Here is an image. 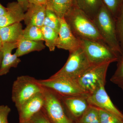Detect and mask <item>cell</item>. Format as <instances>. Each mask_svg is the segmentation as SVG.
<instances>
[{
    "mask_svg": "<svg viewBox=\"0 0 123 123\" xmlns=\"http://www.w3.org/2000/svg\"><path fill=\"white\" fill-rule=\"evenodd\" d=\"M64 18L74 35L79 39L103 41L92 19L74 5Z\"/></svg>",
    "mask_w": 123,
    "mask_h": 123,
    "instance_id": "obj_1",
    "label": "cell"
},
{
    "mask_svg": "<svg viewBox=\"0 0 123 123\" xmlns=\"http://www.w3.org/2000/svg\"><path fill=\"white\" fill-rule=\"evenodd\" d=\"M92 20L104 42L120 57L122 53L117 39L115 20L104 4Z\"/></svg>",
    "mask_w": 123,
    "mask_h": 123,
    "instance_id": "obj_2",
    "label": "cell"
},
{
    "mask_svg": "<svg viewBox=\"0 0 123 123\" xmlns=\"http://www.w3.org/2000/svg\"><path fill=\"white\" fill-rule=\"evenodd\" d=\"M81 47L91 65L117 62L119 56L103 41L80 39Z\"/></svg>",
    "mask_w": 123,
    "mask_h": 123,
    "instance_id": "obj_3",
    "label": "cell"
},
{
    "mask_svg": "<svg viewBox=\"0 0 123 123\" xmlns=\"http://www.w3.org/2000/svg\"><path fill=\"white\" fill-rule=\"evenodd\" d=\"M37 79L29 76L18 77L12 87V99L17 110L26 101L43 91Z\"/></svg>",
    "mask_w": 123,
    "mask_h": 123,
    "instance_id": "obj_4",
    "label": "cell"
},
{
    "mask_svg": "<svg viewBox=\"0 0 123 123\" xmlns=\"http://www.w3.org/2000/svg\"><path fill=\"white\" fill-rule=\"evenodd\" d=\"M43 88L44 103L42 111L51 123H75L65 111L61 97L48 88Z\"/></svg>",
    "mask_w": 123,
    "mask_h": 123,
    "instance_id": "obj_5",
    "label": "cell"
},
{
    "mask_svg": "<svg viewBox=\"0 0 123 123\" xmlns=\"http://www.w3.org/2000/svg\"><path fill=\"white\" fill-rule=\"evenodd\" d=\"M64 66L52 77H64L76 80L91 65L81 47L70 52Z\"/></svg>",
    "mask_w": 123,
    "mask_h": 123,
    "instance_id": "obj_6",
    "label": "cell"
},
{
    "mask_svg": "<svg viewBox=\"0 0 123 123\" xmlns=\"http://www.w3.org/2000/svg\"><path fill=\"white\" fill-rule=\"evenodd\" d=\"M111 63L92 65L76 80L84 92L90 94L102 85H105L108 67Z\"/></svg>",
    "mask_w": 123,
    "mask_h": 123,
    "instance_id": "obj_7",
    "label": "cell"
},
{
    "mask_svg": "<svg viewBox=\"0 0 123 123\" xmlns=\"http://www.w3.org/2000/svg\"><path fill=\"white\" fill-rule=\"evenodd\" d=\"M37 81L43 87L53 91L61 97H73L87 94L76 80L68 78L50 77L49 79L37 80Z\"/></svg>",
    "mask_w": 123,
    "mask_h": 123,
    "instance_id": "obj_8",
    "label": "cell"
},
{
    "mask_svg": "<svg viewBox=\"0 0 123 123\" xmlns=\"http://www.w3.org/2000/svg\"><path fill=\"white\" fill-rule=\"evenodd\" d=\"M105 85H102L92 93L88 95L90 105L106 111L123 121V114L115 106L106 92Z\"/></svg>",
    "mask_w": 123,
    "mask_h": 123,
    "instance_id": "obj_9",
    "label": "cell"
},
{
    "mask_svg": "<svg viewBox=\"0 0 123 123\" xmlns=\"http://www.w3.org/2000/svg\"><path fill=\"white\" fill-rule=\"evenodd\" d=\"M60 28L56 47L68 51L70 52L81 47L80 40L72 32L64 18H60Z\"/></svg>",
    "mask_w": 123,
    "mask_h": 123,
    "instance_id": "obj_10",
    "label": "cell"
},
{
    "mask_svg": "<svg viewBox=\"0 0 123 123\" xmlns=\"http://www.w3.org/2000/svg\"><path fill=\"white\" fill-rule=\"evenodd\" d=\"M44 103L43 92L31 98L18 110L19 123L31 120L33 117L43 109Z\"/></svg>",
    "mask_w": 123,
    "mask_h": 123,
    "instance_id": "obj_11",
    "label": "cell"
},
{
    "mask_svg": "<svg viewBox=\"0 0 123 123\" xmlns=\"http://www.w3.org/2000/svg\"><path fill=\"white\" fill-rule=\"evenodd\" d=\"M87 97L86 94L61 98L65 108L74 118L78 120L90 105Z\"/></svg>",
    "mask_w": 123,
    "mask_h": 123,
    "instance_id": "obj_12",
    "label": "cell"
},
{
    "mask_svg": "<svg viewBox=\"0 0 123 123\" xmlns=\"http://www.w3.org/2000/svg\"><path fill=\"white\" fill-rule=\"evenodd\" d=\"M18 43H3L0 51L2 55V61L0 67V76L7 74L12 68H16L21 62V60L13 50L17 48Z\"/></svg>",
    "mask_w": 123,
    "mask_h": 123,
    "instance_id": "obj_13",
    "label": "cell"
},
{
    "mask_svg": "<svg viewBox=\"0 0 123 123\" xmlns=\"http://www.w3.org/2000/svg\"><path fill=\"white\" fill-rule=\"evenodd\" d=\"M6 8L7 12L0 16V28L21 22L24 20L25 12L17 2H10Z\"/></svg>",
    "mask_w": 123,
    "mask_h": 123,
    "instance_id": "obj_14",
    "label": "cell"
},
{
    "mask_svg": "<svg viewBox=\"0 0 123 123\" xmlns=\"http://www.w3.org/2000/svg\"><path fill=\"white\" fill-rule=\"evenodd\" d=\"M46 11V5L30 4L24 14V21L27 25L41 27L43 26Z\"/></svg>",
    "mask_w": 123,
    "mask_h": 123,
    "instance_id": "obj_15",
    "label": "cell"
},
{
    "mask_svg": "<svg viewBox=\"0 0 123 123\" xmlns=\"http://www.w3.org/2000/svg\"><path fill=\"white\" fill-rule=\"evenodd\" d=\"M23 29L21 22L0 28L2 43H18L23 37Z\"/></svg>",
    "mask_w": 123,
    "mask_h": 123,
    "instance_id": "obj_16",
    "label": "cell"
},
{
    "mask_svg": "<svg viewBox=\"0 0 123 123\" xmlns=\"http://www.w3.org/2000/svg\"><path fill=\"white\" fill-rule=\"evenodd\" d=\"M75 0H48L46 9L53 11L59 18H64L74 5Z\"/></svg>",
    "mask_w": 123,
    "mask_h": 123,
    "instance_id": "obj_17",
    "label": "cell"
},
{
    "mask_svg": "<svg viewBox=\"0 0 123 123\" xmlns=\"http://www.w3.org/2000/svg\"><path fill=\"white\" fill-rule=\"evenodd\" d=\"M43 41H36L23 37L18 42L17 48L15 53L19 57L32 52L39 51L46 47Z\"/></svg>",
    "mask_w": 123,
    "mask_h": 123,
    "instance_id": "obj_18",
    "label": "cell"
},
{
    "mask_svg": "<svg viewBox=\"0 0 123 123\" xmlns=\"http://www.w3.org/2000/svg\"><path fill=\"white\" fill-rule=\"evenodd\" d=\"M103 4L102 0H75L74 5L93 19Z\"/></svg>",
    "mask_w": 123,
    "mask_h": 123,
    "instance_id": "obj_19",
    "label": "cell"
},
{
    "mask_svg": "<svg viewBox=\"0 0 123 123\" xmlns=\"http://www.w3.org/2000/svg\"><path fill=\"white\" fill-rule=\"evenodd\" d=\"M41 29L45 46L50 51H55L58 36V33L50 27L43 26Z\"/></svg>",
    "mask_w": 123,
    "mask_h": 123,
    "instance_id": "obj_20",
    "label": "cell"
},
{
    "mask_svg": "<svg viewBox=\"0 0 123 123\" xmlns=\"http://www.w3.org/2000/svg\"><path fill=\"white\" fill-rule=\"evenodd\" d=\"M77 123H99L98 108L90 105Z\"/></svg>",
    "mask_w": 123,
    "mask_h": 123,
    "instance_id": "obj_21",
    "label": "cell"
},
{
    "mask_svg": "<svg viewBox=\"0 0 123 123\" xmlns=\"http://www.w3.org/2000/svg\"><path fill=\"white\" fill-rule=\"evenodd\" d=\"M23 37L36 41H44L41 27L34 25H27L23 30Z\"/></svg>",
    "mask_w": 123,
    "mask_h": 123,
    "instance_id": "obj_22",
    "label": "cell"
},
{
    "mask_svg": "<svg viewBox=\"0 0 123 123\" xmlns=\"http://www.w3.org/2000/svg\"><path fill=\"white\" fill-rule=\"evenodd\" d=\"M116 27L117 39L123 55V2L115 18Z\"/></svg>",
    "mask_w": 123,
    "mask_h": 123,
    "instance_id": "obj_23",
    "label": "cell"
},
{
    "mask_svg": "<svg viewBox=\"0 0 123 123\" xmlns=\"http://www.w3.org/2000/svg\"><path fill=\"white\" fill-rule=\"evenodd\" d=\"M43 26L50 27L59 33L60 26L59 18L53 11L46 9Z\"/></svg>",
    "mask_w": 123,
    "mask_h": 123,
    "instance_id": "obj_24",
    "label": "cell"
},
{
    "mask_svg": "<svg viewBox=\"0 0 123 123\" xmlns=\"http://www.w3.org/2000/svg\"><path fill=\"white\" fill-rule=\"evenodd\" d=\"M117 62L116 70L110 80L123 90V55L119 57Z\"/></svg>",
    "mask_w": 123,
    "mask_h": 123,
    "instance_id": "obj_25",
    "label": "cell"
},
{
    "mask_svg": "<svg viewBox=\"0 0 123 123\" xmlns=\"http://www.w3.org/2000/svg\"><path fill=\"white\" fill-rule=\"evenodd\" d=\"M98 109L99 123H120L122 121L111 113Z\"/></svg>",
    "mask_w": 123,
    "mask_h": 123,
    "instance_id": "obj_26",
    "label": "cell"
},
{
    "mask_svg": "<svg viewBox=\"0 0 123 123\" xmlns=\"http://www.w3.org/2000/svg\"><path fill=\"white\" fill-rule=\"evenodd\" d=\"M102 1L104 4L108 9L115 19L123 4V0H102Z\"/></svg>",
    "mask_w": 123,
    "mask_h": 123,
    "instance_id": "obj_27",
    "label": "cell"
},
{
    "mask_svg": "<svg viewBox=\"0 0 123 123\" xmlns=\"http://www.w3.org/2000/svg\"><path fill=\"white\" fill-rule=\"evenodd\" d=\"M11 109L7 105H0V123H9L8 116Z\"/></svg>",
    "mask_w": 123,
    "mask_h": 123,
    "instance_id": "obj_28",
    "label": "cell"
},
{
    "mask_svg": "<svg viewBox=\"0 0 123 123\" xmlns=\"http://www.w3.org/2000/svg\"><path fill=\"white\" fill-rule=\"evenodd\" d=\"M31 120L34 123H51L42 110L33 117Z\"/></svg>",
    "mask_w": 123,
    "mask_h": 123,
    "instance_id": "obj_29",
    "label": "cell"
},
{
    "mask_svg": "<svg viewBox=\"0 0 123 123\" xmlns=\"http://www.w3.org/2000/svg\"><path fill=\"white\" fill-rule=\"evenodd\" d=\"M17 1L18 3L22 8L24 12L26 11L30 4L28 0H17Z\"/></svg>",
    "mask_w": 123,
    "mask_h": 123,
    "instance_id": "obj_30",
    "label": "cell"
},
{
    "mask_svg": "<svg viewBox=\"0 0 123 123\" xmlns=\"http://www.w3.org/2000/svg\"><path fill=\"white\" fill-rule=\"evenodd\" d=\"M48 0H28L29 4L46 5Z\"/></svg>",
    "mask_w": 123,
    "mask_h": 123,
    "instance_id": "obj_31",
    "label": "cell"
},
{
    "mask_svg": "<svg viewBox=\"0 0 123 123\" xmlns=\"http://www.w3.org/2000/svg\"><path fill=\"white\" fill-rule=\"evenodd\" d=\"M7 11V8L4 7L0 3V16L4 15Z\"/></svg>",
    "mask_w": 123,
    "mask_h": 123,
    "instance_id": "obj_32",
    "label": "cell"
},
{
    "mask_svg": "<svg viewBox=\"0 0 123 123\" xmlns=\"http://www.w3.org/2000/svg\"><path fill=\"white\" fill-rule=\"evenodd\" d=\"M2 45H3V43H2L1 37L0 34V51L1 50V48H2Z\"/></svg>",
    "mask_w": 123,
    "mask_h": 123,
    "instance_id": "obj_33",
    "label": "cell"
},
{
    "mask_svg": "<svg viewBox=\"0 0 123 123\" xmlns=\"http://www.w3.org/2000/svg\"><path fill=\"white\" fill-rule=\"evenodd\" d=\"M34 123L32 120L30 121H26V122H23V123Z\"/></svg>",
    "mask_w": 123,
    "mask_h": 123,
    "instance_id": "obj_34",
    "label": "cell"
},
{
    "mask_svg": "<svg viewBox=\"0 0 123 123\" xmlns=\"http://www.w3.org/2000/svg\"><path fill=\"white\" fill-rule=\"evenodd\" d=\"M1 56H2V53H1V52L0 51V61L1 57Z\"/></svg>",
    "mask_w": 123,
    "mask_h": 123,
    "instance_id": "obj_35",
    "label": "cell"
},
{
    "mask_svg": "<svg viewBox=\"0 0 123 123\" xmlns=\"http://www.w3.org/2000/svg\"><path fill=\"white\" fill-rule=\"evenodd\" d=\"M120 123H123V121H121V122H120Z\"/></svg>",
    "mask_w": 123,
    "mask_h": 123,
    "instance_id": "obj_36",
    "label": "cell"
}]
</instances>
